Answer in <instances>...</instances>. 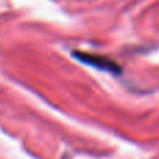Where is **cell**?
Wrapping results in <instances>:
<instances>
[{"instance_id": "1", "label": "cell", "mask_w": 159, "mask_h": 159, "mask_svg": "<svg viewBox=\"0 0 159 159\" xmlns=\"http://www.w3.org/2000/svg\"><path fill=\"white\" fill-rule=\"evenodd\" d=\"M73 56L77 60L81 61V63H85L87 66H91L96 70L107 71V73H112V74H120L121 73L120 66L115 60H112L109 57H105V56L92 55V53H87V52H78V50L73 52Z\"/></svg>"}]
</instances>
